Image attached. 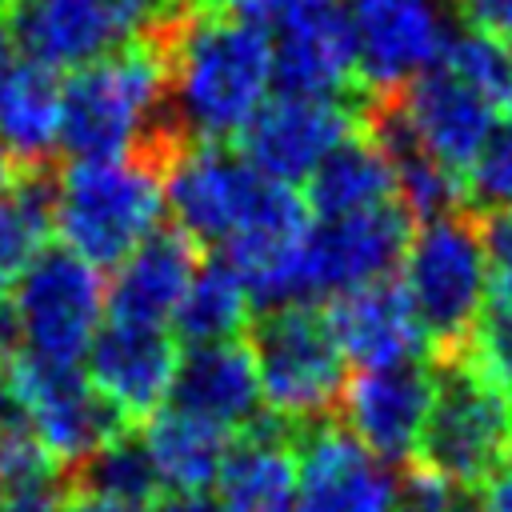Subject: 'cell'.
<instances>
[{
  "label": "cell",
  "mask_w": 512,
  "mask_h": 512,
  "mask_svg": "<svg viewBox=\"0 0 512 512\" xmlns=\"http://www.w3.org/2000/svg\"><path fill=\"white\" fill-rule=\"evenodd\" d=\"M56 172L24 168L12 188L0 192V296L16 288V280L32 268V260L56 236Z\"/></svg>",
  "instance_id": "obj_24"
},
{
  "label": "cell",
  "mask_w": 512,
  "mask_h": 512,
  "mask_svg": "<svg viewBox=\"0 0 512 512\" xmlns=\"http://www.w3.org/2000/svg\"><path fill=\"white\" fill-rule=\"evenodd\" d=\"M448 4L464 28H476L512 44V0H448Z\"/></svg>",
  "instance_id": "obj_32"
},
{
  "label": "cell",
  "mask_w": 512,
  "mask_h": 512,
  "mask_svg": "<svg viewBox=\"0 0 512 512\" xmlns=\"http://www.w3.org/2000/svg\"><path fill=\"white\" fill-rule=\"evenodd\" d=\"M448 0H352L356 64L364 92H396L432 68L452 36Z\"/></svg>",
  "instance_id": "obj_11"
},
{
  "label": "cell",
  "mask_w": 512,
  "mask_h": 512,
  "mask_svg": "<svg viewBox=\"0 0 512 512\" xmlns=\"http://www.w3.org/2000/svg\"><path fill=\"white\" fill-rule=\"evenodd\" d=\"M172 224L200 248L228 244L248 228H308V204L296 188L260 176L232 144H184L160 172Z\"/></svg>",
  "instance_id": "obj_3"
},
{
  "label": "cell",
  "mask_w": 512,
  "mask_h": 512,
  "mask_svg": "<svg viewBox=\"0 0 512 512\" xmlns=\"http://www.w3.org/2000/svg\"><path fill=\"white\" fill-rule=\"evenodd\" d=\"M480 512H512V460L488 484H480Z\"/></svg>",
  "instance_id": "obj_34"
},
{
  "label": "cell",
  "mask_w": 512,
  "mask_h": 512,
  "mask_svg": "<svg viewBox=\"0 0 512 512\" xmlns=\"http://www.w3.org/2000/svg\"><path fill=\"white\" fill-rule=\"evenodd\" d=\"M144 448L156 464L164 492H208L220 480L224 456L232 448V432L204 424L196 416L160 408L152 420L140 424Z\"/></svg>",
  "instance_id": "obj_23"
},
{
  "label": "cell",
  "mask_w": 512,
  "mask_h": 512,
  "mask_svg": "<svg viewBox=\"0 0 512 512\" xmlns=\"http://www.w3.org/2000/svg\"><path fill=\"white\" fill-rule=\"evenodd\" d=\"M4 4H8V0H0V8H4Z\"/></svg>",
  "instance_id": "obj_39"
},
{
  "label": "cell",
  "mask_w": 512,
  "mask_h": 512,
  "mask_svg": "<svg viewBox=\"0 0 512 512\" xmlns=\"http://www.w3.org/2000/svg\"><path fill=\"white\" fill-rule=\"evenodd\" d=\"M432 380L436 392L416 440V468L480 488L512 460V396L464 356L432 360Z\"/></svg>",
  "instance_id": "obj_6"
},
{
  "label": "cell",
  "mask_w": 512,
  "mask_h": 512,
  "mask_svg": "<svg viewBox=\"0 0 512 512\" xmlns=\"http://www.w3.org/2000/svg\"><path fill=\"white\" fill-rule=\"evenodd\" d=\"M0 512H4V488H0Z\"/></svg>",
  "instance_id": "obj_38"
},
{
  "label": "cell",
  "mask_w": 512,
  "mask_h": 512,
  "mask_svg": "<svg viewBox=\"0 0 512 512\" xmlns=\"http://www.w3.org/2000/svg\"><path fill=\"white\" fill-rule=\"evenodd\" d=\"M200 260L204 248L188 232H180L176 224H160L112 268V284L104 288V316L116 324L164 328L180 308Z\"/></svg>",
  "instance_id": "obj_17"
},
{
  "label": "cell",
  "mask_w": 512,
  "mask_h": 512,
  "mask_svg": "<svg viewBox=\"0 0 512 512\" xmlns=\"http://www.w3.org/2000/svg\"><path fill=\"white\" fill-rule=\"evenodd\" d=\"M248 320H252V300L240 276L224 260H200L180 308L172 312V336L184 348L224 344L248 332Z\"/></svg>",
  "instance_id": "obj_25"
},
{
  "label": "cell",
  "mask_w": 512,
  "mask_h": 512,
  "mask_svg": "<svg viewBox=\"0 0 512 512\" xmlns=\"http://www.w3.org/2000/svg\"><path fill=\"white\" fill-rule=\"evenodd\" d=\"M392 196H396L392 164L384 148L364 132H352L348 140H340L304 180V204L312 220L380 208V204H392Z\"/></svg>",
  "instance_id": "obj_21"
},
{
  "label": "cell",
  "mask_w": 512,
  "mask_h": 512,
  "mask_svg": "<svg viewBox=\"0 0 512 512\" xmlns=\"http://www.w3.org/2000/svg\"><path fill=\"white\" fill-rule=\"evenodd\" d=\"M272 88L280 96H312V100H352L360 92L356 32H352L348 0L324 4L276 28Z\"/></svg>",
  "instance_id": "obj_16"
},
{
  "label": "cell",
  "mask_w": 512,
  "mask_h": 512,
  "mask_svg": "<svg viewBox=\"0 0 512 512\" xmlns=\"http://www.w3.org/2000/svg\"><path fill=\"white\" fill-rule=\"evenodd\" d=\"M464 360L512 396V292H488L472 324Z\"/></svg>",
  "instance_id": "obj_28"
},
{
  "label": "cell",
  "mask_w": 512,
  "mask_h": 512,
  "mask_svg": "<svg viewBox=\"0 0 512 512\" xmlns=\"http://www.w3.org/2000/svg\"><path fill=\"white\" fill-rule=\"evenodd\" d=\"M484 268H488V288L492 292H512V208H488L472 212Z\"/></svg>",
  "instance_id": "obj_30"
},
{
  "label": "cell",
  "mask_w": 512,
  "mask_h": 512,
  "mask_svg": "<svg viewBox=\"0 0 512 512\" xmlns=\"http://www.w3.org/2000/svg\"><path fill=\"white\" fill-rule=\"evenodd\" d=\"M296 424L264 412L248 432H240L224 456L216 500L224 512H292L296 508Z\"/></svg>",
  "instance_id": "obj_20"
},
{
  "label": "cell",
  "mask_w": 512,
  "mask_h": 512,
  "mask_svg": "<svg viewBox=\"0 0 512 512\" xmlns=\"http://www.w3.org/2000/svg\"><path fill=\"white\" fill-rule=\"evenodd\" d=\"M20 172H24V164H20V160L4 148V140H0V192H4V188H12V184L20 180Z\"/></svg>",
  "instance_id": "obj_36"
},
{
  "label": "cell",
  "mask_w": 512,
  "mask_h": 512,
  "mask_svg": "<svg viewBox=\"0 0 512 512\" xmlns=\"http://www.w3.org/2000/svg\"><path fill=\"white\" fill-rule=\"evenodd\" d=\"M60 72L44 64H12L0 80V140L24 168L52 164L60 148Z\"/></svg>",
  "instance_id": "obj_22"
},
{
  "label": "cell",
  "mask_w": 512,
  "mask_h": 512,
  "mask_svg": "<svg viewBox=\"0 0 512 512\" xmlns=\"http://www.w3.org/2000/svg\"><path fill=\"white\" fill-rule=\"evenodd\" d=\"M464 188H468V204L476 212L512 208V116L496 120L492 136L484 140L480 156L472 160V168L464 176Z\"/></svg>",
  "instance_id": "obj_29"
},
{
  "label": "cell",
  "mask_w": 512,
  "mask_h": 512,
  "mask_svg": "<svg viewBox=\"0 0 512 512\" xmlns=\"http://www.w3.org/2000/svg\"><path fill=\"white\" fill-rule=\"evenodd\" d=\"M84 364H88V384L128 424H144L168 400L180 364V340L172 336V328L108 320L92 336Z\"/></svg>",
  "instance_id": "obj_15"
},
{
  "label": "cell",
  "mask_w": 512,
  "mask_h": 512,
  "mask_svg": "<svg viewBox=\"0 0 512 512\" xmlns=\"http://www.w3.org/2000/svg\"><path fill=\"white\" fill-rule=\"evenodd\" d=\"M296 508L292 512H396L400 480L372 456L340 416L296 424Z\"/></svg>",
  "instance_id": "obj_10"
},
{
  "label": "cell",
  "mask_w": 512,
  "mask_h": 512,
  "mask_svg": "<svg viewBox=\"0 0 512 512\" xmlns=\"http://www.w3.org/2000/svg\"><path fill=\"white\" fill-rule=\"evenodd\" d=\"M60 512H144V508H132V504L108 500V496H100V492H88V488H72V484H64Z\"/></svg>",
  "instance_id": "obj_33"
},
{
  "label": "cell",
  "mask_w": 512,
  "mask_h": 512,
  "mask_svg": "<svg viewBox=\"0 0 512 512\" xmlns=\"http://www.w3.org/2000/svg\"><path fill=\"white\" fill-rule=\"evenodd\" d=\"M356 100H312V96H276L264 100V108L248 120V128L236 136L240 156L276 184H304L312 168L348 140L356 124Z\"/></svg>",
  "instance_id": "obj_12"
},
{
  "label": "cell",
  "mask_w": 512,
  "mask_h": 512,
  "mask_svg": "<svg viewBox=\"0 0 512 512\" xmlns=\"http://www.w3.org/2000/svg\"><path fill=\"white\" fill-rule=\"evenodd\" d=\"M248 352L260 380L264 412L284 424H312L340 412L348 388V360L328 328L324 308L284 304L252 312Z\"/></svg>",
  "instance_id": "obj_5"
},
{
  "label": "cell",
  "mask_w": 512,
  "mask_h": 512,
  "mask_svg": "<svg viewBox=\"0 0 512 512\" xmlns=\"http://www.w3.org/2000/svg\"><path fill=\"white\" fill-rule=\"evenodd\" d=\"M168 408L216 424L224 432H248L264 416L256 364L244 340L196 344L180 352Z\"/></svg>",
  "instance_id": "obj_18"
},
{
  "label": "cell",
  "mask_w": 512,
  "mask_h": 512,
  "mask_svg": "<svg viewBox=\"0 0 512 512\" xmlns=\"http://www.w3.org/2000/svg\"><path fill=\"white\" fill-rule=\"evenodd\" d=\"M56 236L84 264L116 268L164 220V180L136 156L68 160L56 172Z\"/></svg>",
  "instance_id": "obj_4"
},
{
  "label": "cell",
  "mask_w": 512,
  "mask_h": 512,
  "mask_svg": "<svg viewBox=\"0 0 512 512\" xmlns=\"http://www.w3.org/2000/svg\"><path fill=\"white\" fill-rule=\"evenodd\" d=\"M412 240V216L392 200L380 208L312 220L300 244V304L392 280Z\"/></svg>",
  "instance_id": "obj_9"
},
{
  "label": "cell",
  "mask_w": 512,
  "mask_h": 512,
  "mask_svg": "<svg viewBox=\"0 0 512 512\" xmlns=\"http://www.w3.org/2000/svg\"><path fill=\"white\" fill-rule=\"evenodd\" d=\"M404 296L420 320L432 360L464 356L472 324L488 300V268L472 212H452L420 224L404 252Z\"/></svg>",
  "instance_id": "obj_7"
},
{
  "label": "cell",
  "mask_w": 512,
  "mask_h": 512,
  "mask_svg": "<svg viewBox=\"0 0 512 512\" xmlns=\"http://www.w3.org/2000/svg\"><path fill=\"white\" fill-rule=\"evenodd\" d=\"M64 484L100 492L108 500L132 504V508H152L164 496V484L156 476V464L144 448V436L136 428H124L108 444H100L84 464H76Z\"/></svg>",
  "instance_id": "obj_26"
},
{
  "label": "cell",
  "mask_w": 512,
  "mask_h": 512,
  "mask_svg": "<svg viewBox=\"0 0 512 512\" xmlns=\"http://www.w3.org/2000/svg\"><path fill=\"white\" fill-rule=\"evenodd\" d=\"M432 360L360 368L340 396V424L384 464L416 456L424 416L432 408Z\"/></svg>",
  "instance_id": "obj_14"
},
{
  "label": "cell",
  "mask_w": 512,
  "mask_h": 512,
  "mask_svg": "<svg viewBox=\"0 0 512 512\" xmlns=\"http://www.w3.org/2000/svg\"><path fill=\"white\" fill-rule=\"evenodd\" d=\"M168 72L152 40H132L120 52L92 60L64 80L60 152L68 160L140 156L164 168L184 144L168 124Z\"/></svg>",
  "instance_id": "obj_2"
},
{
  "label": "cell",
  "mask_w": 512,
  "mask_h": 512,
  "mask_svg": "<svg viewBox=\"0 0 512 512\" xmlns=\"http://www.w3.org/2000/svg\"><path fill=\"white\" fill-rule=\"evenodd\" d=\"M508 104H512V96H508Z\"/></svg>",
  "instance_id": "obj_40"
},
{
  "label": "cell",
  "mask_w": 512,
  "mask_h": 512,
  "mask_svg": "<svg viewBox=\"0 0 512 512\" xmlns=\"http://www.w3.org/2000/svg\"><path fill=\"white\" fill-rule=\"evenodd\" d=\"M204 4L232 16V20H244V24L260 28V32H276V28L316 12L324 4H336V0H204Z\"/></svg>",
  "instance_id": "obj_31"
},
{
  "label": "cell",
  "mask_w": 512,
  "mask_h": 512,
  "mask_svg": "<svg viewBox=\"0 0 512 512\" xmlns=\"http://www.w3.org/2000/svg\"><path fill=\"white\" fill-rule=\"evenodd\" d=\"M16 344H20V332H16V316H12V304L0 296V360H4L8 352H16Z\"/></svg>",
  "instance_id": "obj_35"
},
{
  "label": "cell",
  "mask_w": 512,
  "mask_h": 512,
  "mask_svg": "<svg viewBox=\"0 0 512 512\" xmlns=\"http://www.w3.org/2000/svg\"><path fill=\"white\" fill-rule=\"evenodd\" d=\"M168 72V124L184 140L228 144L264 108L272 88L268 32L232 20L204 0L164 20L148 36Z\"/></svg>",
  "instance_id": "obj_1"
},
{
  "label": "cell",
  "mask_w": 512,
  "mask_h": 512,
  "mask_svg": "<svg viewBox=\"0 0 512 512\" xmlns=\"http://www.w3.org/2000/svg\"><path fill=\"white\" fill-rule=\"evenodd\" d=\"M436 64L452 68L460 80H468L496 108H508V96H512V48L504 40L456 24Z\"/></svg>",
  "instance_id": "obj_27"
},
{
  "label": "cell",
  "mask_w": 512,
  "mask_h": 512,
  "mask_svg": "<svg viewBox=\"0 0 512 512\" xmlns=\"http://www.w3.org/2000/svg\"><path fill=\"white\" fill-rule=\"evenodd\" d=\"M392 96H396V108H400L408 132L416 136V144L436 164H444L448 172H456L464 180L472 160L480 156L484 140L492 136L500 108L444 64L416 72Z\"/></svg>",
  "instance_id": "obj_13"
},
{
  "label": "cell",
  "mask_w": 512,
  "mask_h": 512,
  "mask_svg": "<svg viewBox=\"0 0 512 512\" xmlns=\"http://www.w3.org/2000/svg\"><path fill=\"white\" fill-rule=\"evenodd\" d=\"M12 316L20 348L48 364L76 368L100 332L104 284L92 264H84L64 244H48L32 268L12 288Z\"/></svg>",
  "instance_id": "obj_8"
},
{
  "label": "cell",
  "mask_w": 512,
  "mask_h": 512,
  "mask_svg": "<svg viewBox=\"0 0 512 512\" xmlns=\"http://www.w3.org/2000/svg\"><path fill=\"white\" fill-rule=\"evenodd\" d=\"M328 328L344 352V360L360 368H388L424 360L428 340L420 332V320L396 280H380L356 292L336 296L328 308Z\"/></svg>",
  "instance_id": "obj_19"
},
{
  "label": "cell",
  "mask_w": 512,
  "mask_h": 512,
  "mask_svg": "<svg viewBox=\"0 0 512 512\" xmlns=\"http://www.w3.org/2000/svg\"><path fill=\"white\" fill-rule=\"evenodd\" d=\"M12 64H16V40H12V32H8V24L0 16V80L8 76Z\"/></svg>",
  "instance_id": "obj_37"
}]
</instances>
